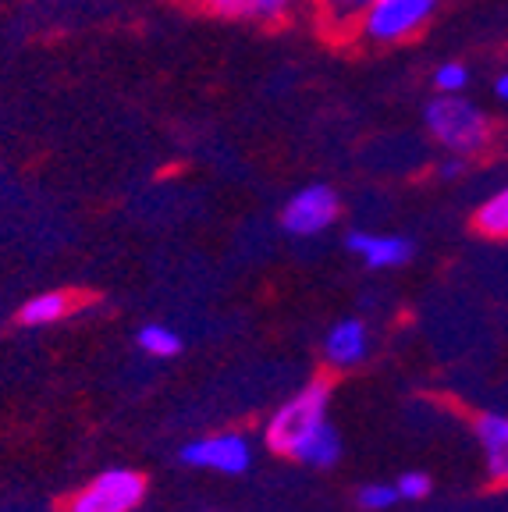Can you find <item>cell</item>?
<instances>
[{
    "label": "cell",
    "mask_w": 508,
    "mask_h": 512,
    "mask_svg": "<svg viewBox=\"0 0 508 512\" xmlns=\"http://www.w3.org/2000/svg\"><path fill=\"white\" fill-rule=\"evenodd\" d=\"M480 445H484L487 456V473L501 484H508V416L484 413L477 420Z\"/></svg>",
    "instance_id": "obj_10"
},
{
    "label": "cell",
    "mask_w": 508,
    "mask_h": 512,
    "mask_svg": "<svg viewBox=\"0 0 508 512\" xmlns=\"http://www.w3.org/2000/svg\"><path fill=\"white\" fill-rule=\"evenodd\" d=\"M288 456L299 459V463H306V466H320V470H327V466H334L338 463V456H342V438H338V431L324 420V424L310 427V431L302 434V438L292 445Z\"/></svg>",
    "instance_id": "obj_9"
},
{
    "label": "cell",
    "mask_w": 508,
    "mask_h": 512,
    "mask_svg": "<svg viewBox=\"0 0 508 512\" xmlns=\"http://www.w3.org/2000/svg\"><path fill=\"white\" fill-rule=\"evenodd\" d=\"M366 352H370V335H366V324L356 317L349 320H338L331 331H327V342H324V356L327 363L334 367H356V363L366 360Z\"/></svg>",
    "instance_id": "obj_8"
},
{
    "label": "cell",
    "mask_w": 508,
    "mask_h": 512,
    "mask_svg": "<svg viewBox=\"0 0 508 512\" xmlns=\"http://www.w3.org/2000/svg\"><path fill=\"white\" fill-rule=\"evenodd\" d=\"M143 495L146 480L135 470H107L68 502V512H132Z\"/></svg>",
    "instance_id": "obj_5"
},
{
    "label": "cell",
    "mask_w": 508,
    "mask_h": 512,
    "mask_svg": "<svg viewBox=\"0 0 508 512\" xmlns=\"http://www.w3.org/2000/svg\"><path fill=\"white\" fill-rule=\"evenodd\" d=\"M366 8H370V0H317L320 18L334 32H352Z\"/></svg>",
    "instance_id": "obj_13"
},
{
    "label": "cell",
    "mask_w": 508,
    "mask_h": 512,
    "mask_svg": "<svg viewBox=\"0 0 508 512\" xmlns=\"http://www.w3.org/2000/svg\"><path fill=\"white\" fill-rule=\"evenodd\" d=\"M182 463L203 466V470H221V473H246L249 470V445L242 434H214V438L185 445Z\"/></svg>",
    "instance_id": "obj_6"
},
{
    "label": "cell",
    "mask_w": 508,
    "mask_h": 512,
    "mask_svg": "<svg viewBox=\"0 0 508 512\" xmlns=\"http://www.w3.org/2000/svg\"><path fill=\"white\" fill-rule=\"evenodd\" d=\"M72 306L75 303L68 292H40V296L29 299V303L18 310V324H22V328H47V324H57V320L68 317Z\"/></svg>",
    "instance_id": "obj_11"
},
{
    "label": "cell",
    "mask_w": 508,
    "mask_h": 512,
    "mask_svg": "<svg viewBox=\"0 0 508 512\" xmlns=\"http://www.w3.org/2000/svg\"><path fill=\"white\" fill-rule=\"evenodd\" d=\"M299 8V0H249V22H263V25H278L285 22L292 11Z\"/></svg>",
    "instance_id": "obj_16"
},
{
    "label": "cell",
    "mask_w": 508,
    "mask_h": 512,
    "mask_svg": "<svg viewBox=\"0 0 508 512\" xmlns=\"http://www.w3.org/2000/svg\"><path fill=\"white\" fill-rule=\"evenodd\" d=\"M327 399H331V388H327L324 381L302 388L295 399H288L278 413L270 416L267 445L274 448V452H281V456H288L292 445L302 438V434L327 420Z\"/></svg>",
    "instance_id": "obj_3"
},
{
    "label": "cell",
    "mask_w": 508,
    "mask_h": 512,
    "mask_svg": "<svg viewBox=\"0 0 508 512\" xmlns=\"http://www.w3.org/2000/svg\"><path fill=\"white\" fill-rule=\"evenodd\" d=\"M345 249L356 253L370 271H391V267H402L413 260L416 246L413 239H405V235H388V232H349L345 239Z\"/></svg>",
    "instance_id": "obj_7"
},
{
    "label": "cell",
    "mask_w": 508,
    "mask_h": 512,
    "mask_svg": "<svg viewBox=\"0 0 508 512\" xmlns=\"http://www.w3.org/2000/svg\"><path fill=\"white\" fill-rule=\"evenodd\" d=\"M395 488H398V495L409 498V502H420V498L430 495V477L427 473H402Z\"/></svg>",
    "instance_id": "obj_19"
},
{
    "label": "cell",
    "mask_w": 508,
    "mask_h": 512,
    "mask_svg": "<svg viewBox=\"0 0 508 512\" xmlns=\"http://www.w3.org/2000/svg\"><path fill=\"white\" fill-rule=\"evenodd\" d=\"M466 168H469V157H455V153H445V160L437 164V178L452 182V178L466 175Z\"/></svg>",
    "instance_id": "obj_20"
},
{
    "label": "cell",
    "mask_w": 508,
    "mask_h": 512,
    "mask_svg": "<svg viewBox=\"0 0 508 512\" xmlns=\"http://www.w3.org/2000/svg\"><path fill=\"white\" fill-rule=\"evenodd\" d=\"M491 93L498 96L501 104H508V68H501V72L494 75V82H491Z\"/></svg>",
    "instance_id": "obj_21"
},
{
    "label": "cell",
    "mask_w": 508,
    "mask_h": 512,
    "mask_svg": "<svg viewBox=\"0 0 508 512\" xmlns=\"http://www.w3.org/2000/svg\"><path fill=\"white\" fill-rule=\"evenodd\" d=\"M423 128L445 153L455 157H480L491 146L494 125L480 104H473L466 93H437L423 107Z\"/></svg>",
    "instance_id": "obj_1"
},
{
    "label": "cell",
    "mask_w": 508,
    "mask_h": 512,
    "mask_svg": "<svg viewBox=\"0 0 508 512\" xmlns=\"http://www.w3.org/2000/svg\"><path fill=\"white\" fill-rule=\"evenodd\" d=\"M338 214H342V200L331 185H302L281 207V228L295 239H313V235L327 232L338 221Z\"/></svg>",
    "instance_id": "obj_4"
},
{
    "label": "cell",
    "mask_w": 508,
    "mask_h": 512,
    "mask_svg": "<svg viewBox=\"0 0 508 512\" xmlns=\"http://www.w3.org/2000/svg\"><path fill=\"white\" fill-rule=\"evenodd\" d=\"M196 8H203L207 15L217 18H246L249 0H196Z\"/></svg>",
    "instance_id": "obj_18"
},
{
    "label": "cell",
    "mask_w": 508,
    "mask_h": 512,
    "mask_svg": "<svg viewBox=\"0 0 508 512\" xmlns=\"http://www.w3.org/2000/svg\"><path fill=\"white\" fill-rule=\"evenodd\" d=\"M445 0H370V8L359 15L356 36L374 47H398L416 40L437 18Z\"/></svg>",
    "instance_id": "obj_2"
},
{
    "label": "cell",
    "mask_w": 508,
    "mask_h": 512,
    "mask_svg": "<svg viewBox=\"0 0 508 512\" xmlns=\"http://www.w3.org/2000/svg\"><path fill=\"white\" fill-rule=\"evenodd\" d=\"M469 64L466 61H441L434 68V75H430V86L437 89V93H466L469 89Z\"/></svg>",
    "instance_id": "obj_15"
},
{
    "label": "cell",
    "mask_w": 508,
    "mask_h": 512,
    "mask_svg": "<svg viewBox=\"0 0 508 512\" xmlns=\"http://www.w3.org/2000/svg\"><path fill=\"white\" fill-rule=\"evenodd\" d=\"M398 488L395 484H366L363 491H359V505L370 512H381V509H391V505L398 502Z\"/></svg>",
    "instance_id": "obj_17"
},
{
    "label": "cell",
    "mask_w": 508,
    "mask_h": 512,
    "mask_svg": "<svg viewBox=\"0 0 508 512\" xmlns=\"http://www.w3.org/2000/svg\"><path fill=\"white\" fill-rule=\"evenodd\" d=\"M135 338H139V345H143L150 356H160V360L182 352V338H178L171 328H164V324H146V328H139Z\"/></svg>",
    "instance_id": "obj_14"
},
{
    "label": "cell",
    "mask_w": 508,
    "mask_h": 512,
    "mask_svg": "<svg viewBox=\"0 0 508 512\" xmlns=\"http://www.w3.org/2000/svg\"><path fill=\"white\" fill-rule=\"evenodd\" d=\"M473 224H477V232L487 235V239H508V185L491 192L480 203L477 214H473Z\"/></svg>",
    "instance_id": "obj_12"
}]
</instances>
